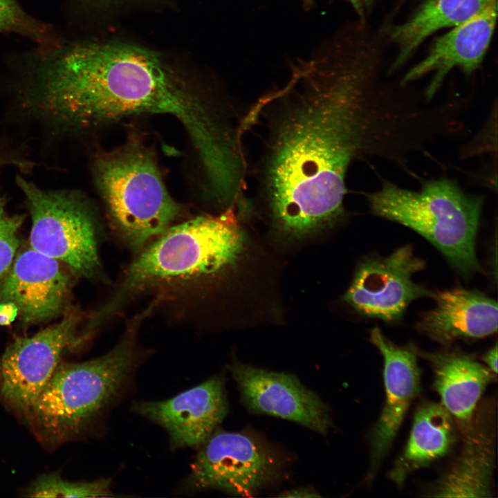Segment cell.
<instances>
[{"label": "cell", "instance_id": "10", "mask_svg": "<svg viewBox=\"0 0 498 498\" xmlns=\"http://www.w3.org/2000/svg\"><path fill=\"white\" fill-rule=\"evenodd\" d=\"M79 321L75 313L32 337L17 339L4 353L0 366L3 398L28 412L51 377L62 351L75 342Z\"/></svg>", "mask_w": 498, "mask_h": 498}, {"label": "cell", "instance_id": "4", "mask_svg": "<svg viewBox=\"0 0 498 498\" xmlns=\"http://www.w3.org/2000/svg\"><path fill=\"white\" fill-rule=\"evenodd\" d=\"M154 309L150 304L128 320L119 342L109 352L84 362H59L28 412L52 440L77 434L122 392L145 355L139 329Z\"/></svg>", "mask_w": 498, "mask_h": 498}, {"label": "cell", "instance_id": "7", "mask_svg": "<svg viewBox=\"0 0 498 498\" xmlns=\"http://www.w3.org/2000/svg\"><path fill=\"white\" fill-rule=\"evenodd\" d=\"M32 220L31 248L61 261L88 278L100 272L93 216L77 192L48 190L17 174Z\"/></svg>", "mask_w": 498, "mask_h": 498}, {"label": "cell", "instance_id": "1", "mask_svg": "<svg viewBox=\"0 0 498 498\" xmlns=\"http://www.w3.org/2000/svg\"><path fill=\"white\" fill-rule=\"evenodd\" d=\"M290 66L285 82L261 96L240 127L259 131L258 200L275 228L298 237L343 217L355 160L374 156L403 163L419 150L426 113L423 105L380 93L371 65L344 38L326 40Z\"/></svg>", "mask_w": 498, "mask_h": 498}, {"label": "cell", "instance_id": "15", "mask_svg": "<svg viewBox=\"0 0 498 498\" xmlns=\"http://www.w3.org/2000/svg\"><path fill=\"white\" fill-rule=\"evenodd\" d=\"M497 17V0H495L436 39L427 56L404 75L400 84L405 86L434 72L426 91L430 100L453 68L459 67L465 73L470 74L483 60L493 35Z\"/></svg>", "mask_w": 498, "mask_h": 498}, {"label": "cell", "instance_id": "11", "mask_svg": "<svg viewBox=\"0 0 498 498\" xmlns=\"http://www.w3.org/2000/svg\"><path fill=\"white\" fill-rule=\"evenodd\" d=\"M230 371L250 411L291 421L321 434L331 427L326 405L295 376L238 362Z\"/></svg>", "mask_w": 498, "mask_h": 498}, {"label": "cell", "instance_id": "29", "mask_svg": "<svg viewBox=\"0 0 498 498\" xmlns=\"http://www.w3.org/2000/svg\"><path fill=\"white\" fill-rule=\"evenodd\" d=\"M374 1V0H363L364 3H366L367 6L371 4Z\"/></svg>", "mask_w": 498, "mask_h": 498}, {"label": "cell", "instance_id": "19", "mask_svg": "<svg viewBox=\"0 0 498 498\" xmlns=\"http://www.w3.org/2000/svg\"><path fill=\"white\" fill-rule=\"evenodd\" d=\"M454 419L442 404L427 403L417 409L407 443L389 477L402 486L413 471L445 455L455 437Z\"/></svg>", "mask_w": 498, "mask_h": 498}, {"label": "cell", "instance_id": "27", "mask_svg": "<svg viewBox=\"0 0 498 498\" xmlns=\"http://www.w3.org/2000/svg\"><path fill=\"white\" fill-rule=\"evenodd\" d=\"M483 360L488 368L495 374L497 373V346L491 348L483 356Z\"/></svg>", "mask_w": 498, "mask_h": 498}, {"label": "cell", "instance_id": "18", "mask_svg": "<svg viewBox=\"0 0 498 498\" xmlns=\"http://www.w3.org/2000/svg\"><path fill=\"white\" fill-rule=\"evenodd\" d=\"M494 431L487 420L473 419L464 434L461 454L439 482L434 493L443 497H486L491 496L494 465Z\"/></svg>", "mask_w": 498, "mask_h": 498}, {"label": "cell", "instance_id": "22", "mask_svg": "<svg viewBox=\"0 0 498 498\" xmlns=\"http://www.w3.org/2000/svg\"><path fill=\"white\" fill-rule=\"evenodd\" d=\"M15 33L44 40L47 28L29 17L17 0H0V33Z\"/></svg>", "mask_w": 498, "mask_h": 498}, {"label": "cell", "instance_id": "9", "mask_svg": "<svg viewBox=\"0 0 498 498\" xmlns=\"http://www.w3.org/2000/svg\"><path fill=\"white\" fill-rule=\"evenodd\" d=\"M424 267L411 245L386 257L365 259L358 266L344 300L363 316L398 321L412 301L433 295L412 279L413 274Z\"/></svg>", "mask_w": 498, "mask_h": 498}, {"label": "cell", "instance_id": "2", "mask_svg": "<svg viewBox=\"0 0 498 498\" xmlns=\"http://www.w3.org/2000/svg\"><path fill=\"white\" fill-rule=\"evenodd\" d=\"M22 108L54 134L124 116L165 113L188 132L203 163L224 148L228 129L156 52L122 43L75 46L40 73Z\"/></svg>", "mask_w": 498, "mask_h": 498}, {"label": "cell", "instance_id": "13", "mask_svg": "<svg viewBox=\"0 0 498 498\" xmlns=\"http://www.w3.org/2000/svg\"><path fill=\"white\" fill-rule=\"evenodd\" d=\"M69 288L58 261L30 248L15 258L0 282V303L14 305L26 322H44L62 313Z\"/></svg>", "mask_w": 498, "mask_h": 498}, {"label": "cell", "instance_id": "14", "mask_svg": "<svg viewBox=\"0 0 498 498\" xmlns=\"http://www.w3.org/2000/svg\"><path fill=\"white\" fill-rule=\"evenodd\" d=\"M370 340L384 359L385 400L372 432L368 480L374 477L409 407L420 391V369L415 348L395 344L378 327L371 329Z\"/></svg>", "mask_w": 498, "mask_h": 498}, {"label": "cell", "instance_id": "8", "mask_svg": "<svg viewBox=\"0 0 498 498\" xmlns=\"http://www.w3.org/2000/svg\"><path fill=\"white\" fill-rule=\"evenodd\" d=\"M277 466L272 452L255 438L218 432L204 443L185 483L192 490L211 488L250 496L271 481Z\"/></svg>", "mask_w": 498, "mask_h": 498}, {"label": "cell", "instance_id": "3", "mask_svg": "<svg viewBox=\"0 0 498 498\" xmlns=\"http://www.w3.org/2000/svg\"><path fill=\"white\" fill-rule=\"evenodd\" d=\"M127 268L111 297L91 320L94 329L140 294L174 282L217 273L243 252L244 234L234 207L167 228Z\"/></svg>", "mask_w": 498, "mask_h": 498}, {"label": "cell", "instance_id": "28", "mask_svg": "<svg viewBox=\"0 0 498 498\" xmlns=\"http://www.w3.org/2000/svg\"><path fill=\"white\" fill-rule=\"evenodd\" d=\"M353 6L356 12L362 17L363 16V8L361 0H347Z\"/></svg>", "mask_w": 498, "mask_h": 498}, {"label": "cell", "instance_id": "21", "mask_svg": "<svg viewBox=\"0 0 498 498\" xmlns=\"http://www.w3.org/2000/svg\"><path fill=\"white\" fill-rule=\"evenodd\" d=\"M111 479L91 482H70L57 474L44 476L36 481L28 491L32 497H113Z\"/></svg>", "mask_w": 498, "mask_h": 498}, {"label": "cell", "instance_id": "6", "mask_svg": "<svg viewBox=\"0 0 498 498\" xmlns=\"http://www.w3.org/2000/svg\"><path fill=\"white\" fill-rule=\"evenodd\" d=\"M93 170L111 223L133 250L163 233L178 214L154 156L139 142L97 156Z\"/></svg>", "mask_w": 498, "mask_h": 498}, {"label": "cell", "instance_id": "20", "mask_svg": "<svg viewBox=\"0 0 498 498\" xmlns=\"http://www.w3.org/2000/svg\"><path fill=\"white\" fill-rule=\"evenodd\" d=\"M495 0H427L406 22L394 28L391 39L398 46V53L390 67H400L434 32L456 26L472 18Z\"/></svg>", "mask_w": 498, "mask_h": 498}, {"label": "cell", "instance_id": "16", "mask_svg": "<svg viewBox=\"0 0 498 498\" xmlns=\"http://www.w3.org/2000/svg\"><path fill=\"white\" fill-rule=\"evenodd\" d=\"M436 304L417 324L432 340L448 344L459 338H482L497 331V303L474 290L433 293Z\"/></svg>", "mask_w": 498, "mask_h": 498}, {"label": "cell", "instance_id": "25", "mask_svg": "<svg viewBox=\"0 0 498 498\" xmlns=\"http://www.w3.org/2000/svg\"><path fill=\"white\" fill-rule=\"evenodd\" d=\"M18 314L17 308L9 303H0V324H8Z\"/></svg>", "mask_w": 498, "mask_h": 498}, {"label": "cell", "instance_id": "24", "mask_svg": "<svg viewBox=\"0 0 498 498\" xmlns=\"http://www.w3.org/2000/svg\"><path fill=\"white\" fill-rule=\"evenodd\" d=\"M8 165H13L22 169L23 171H26L32 167L33 163L24 158H20L17 156H14L12 154L0 151V172L4 167Z\"/></svg>", "mask_w": 498, "mask_h": 498}, {"label": "cell", "instance_id": "26", "mask_svg": "<svg viewBox=\"0 0 498 498\" xmlns=\"http://www.w3.org/2000/svg\"><path fill=\"white\" fill-rule=\"evenodd\" d=\"M282 497H320L315 490L311 488H297L282 493Z\"/></svg>", "mask_w": 498, "mask_h": 498}, {"label": "cell", "instance_id": "23", "mask_svg": "<svg viewBox=\"0 0 498 498\" xmlns=\"http://www.w3.org/2000/svg\"><path fill=\"white\" fill-rule=\"evenodd\" d=\"M24 221L21 215H10L6 199L0 195V282L9 270L19 246L17 232Z\"/></svg>", "mask_w": 498, "mask_h": 498}, {"label": "cell", "instance_id": "17", "mask_svg": "<svg viewBox=\"0 0 498 498\" xmlns=\"http://www.w3.org/2000/svg\"><path fill=\"white\" fill-rule=\"evenodd\" d=\"M434 373V387L441 404L464 434L471 428L476 405L492 379L491 371L457 351L423 353Z\"/></svg>", "mask_w": 498, "mask_h": 498}, {"label": "cell", "instance_id": "30", "mask_svg": "<svg viewBox=\"0 0 498 498\" xmlns=\"http://www.w3.org/2000/svg\"><path fill=\"white\" fill-rule=\"evenodd\" d=\"M0 380H1V371H0Z\"/></svg>", "mask_w": 498, "mask_h": 498}, {"label": "cell", "instance_id": "5", "mask_svg": "<svg viewBox=\"0 0 498 498\" xmlns=\"http://www.w3.org/2000/svg\"><path fill=\"white\" fill-rule=\"evenodd\" d=\"M367 199L374 214L422 235L465 277L482 271L475 252L482 196L466 193L454 180L441 178L426 181L418 190L385 181Z\"/></svg>", "mask_w": 498, "mask_h": 498}, {"label": "cell", "instance_id": "12", "mask_svg": "<svg viewBox=\"0 0 498 498\" xmlns=\"http://www.w3.org/2000/svg\"><path fill=\"white\" fill-rule=\"evenodd\" d=\"M133 410L163 427L173 448H182L203 444L228 407L223 381L214 376L169 399L138 402Z\"/></svg>", "mask_w": 498, "mask_h": 498}]
</instances>
